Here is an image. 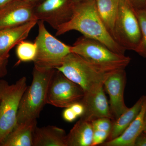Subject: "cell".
I'll return each mask as SVG.
<instances>
[{"instance_id":"obj_1","label":"cell","mask_w":146,"mask_h":146,"mask_svg":"<svg viewBox=\"0 0 146 146\" xmlns=\"http://www.w3.org/2000/svg\"><path fill=\"white\" fill-rule=\"evenodd\" d=\"M56 31L57 36L71 31L79 32L83 36L100 42L118 54L125 55L126 50L108 30L98 13L95 0H87L75 6L70 20Z\"/></svg>"},{"instance_id":"obj_2","label":"cell","mask_w":146,"mask_h":146,"mask_svg":"<svg viewBox=\"0 0 146 146\" xmlns=\"http://www.w3.org/2000/svg\"><path fill=\"white\" fill-rule=\"evenodd\" d=\"M56 69L80 86L84 94L96 92L104 87L106 79L119 70L93 64L72 52L68 54Z\"/></svg>"},{"instance_id":"obj_3","label":"cell","mask_w":146,"mask_h":146,"mask_svg":"<svg viewBox=\"0 0 146 146\" xmlns=\"http://www.w3.org/2000/svg\"><path fill=\"white\" fill-rule=\"evenodd\" d=\"M55 70L34 65L31 84L27 86L19 105L17 124L35 121L39 117L47 104L48 90Z\"/></svg>"},{"instance_id":"obj_4","label":"cell","mask_w":146,"mask_h":146,"mask_svg":"<svg viewBox=\"0 0 146 146\" xmlns=\"http://www.w3.org/2000/svg\"><path fill=\"white\" fill-rule=\"evenodd\" d=\"M26 77L10 84L0 80V146L16 127L19 105L27 86Z\"/></svg>"},{"instance_id":"obj_5","label":"cell","mask_w":146,"mask_h":146,"mask_svg":"<svg viewBox=\"0 0 146 146\" xmlns=\"http://www.w3.org/2000/svg\"><path fill=\"white\" fill-rule=\"evenodd\" d=\"M71 52L93 64L117 70L125 69L131 60L128 56L116 53L100 42L84 36L71 46Z\"/></svg>"},{"instance_id":"obj_6","label":"cell","mask_w":146,"mask_h":146,"mask_svg":"<svg viewBox=\"0 0 146 146\" xmlns=\"http://www.w3.org/2000/svg\"><path fill=\"white\" fill-rule=\"evenodd\" d=\"M38 33L35 40L37 52L34 65L46 69H56L71 52V46L52 35L45 27L44 22H37Z\"/></svg>"},{"instance_id":"obj_7","label":"cell","mask_w":146,"mask_h":146,"mask_svg":"<svg viewBox=\"0 0 146 146\" xmlns=\"http://www.w3.org/2000/svg\"><path fill=\"white\" fill-rule=\"evenodd\" d=\"M114 38L126 50L135 51L141 42V29L136 9L129 0L119 1Z\"/></svg>"},{"instance_id":"obj_8","label":"cell","mask_w":146,"mask_h":146,"mask_svg":"<svg viewBox=\"0 0 146 146\" xmlns=\"http://www.w3.org/2000/svg\"><path fill=\"white\" fill-rule=\"evenodd\" d=\"M84 95L80 86L55 69L49 86L47 104L66 108L74 103L81 102Z\"/></svg>"},{"instance_id":"obj_9","label":"cell","mask_w":146,"mask_h":146,"mask_svg":"<svg viewBox=\"0 0 146 146\" xmlns=\"http://www.w3.org/2000/svg\"><path fill=\"white\" fill-rule=\"evenodd\" d=\"M75 6L71 0H44L35 6L33 11L37 21L46 22L56 30L70 20Z\"/></svg>"},{"instance_id":"obj_10","label":"cell","mask_w":146,"mask_h":146,"mask_svg":"<svg viewBox=\"0 0 146 146\" xmlns=\"http://www.w3.org/2000/svg\"><path fill=\"white\" fill-rule=\"evenodd\" d=\"M126 83L124 69L115 71L105 81L104 87L109 97V105L114 120L116 119L128 108L125 103L124 93Z\"/></svg>"},{"instance_id":"obj_11","label":"cell","mask_w":146,"mask_h":146,"mask_svg":"<svg viewBox=\"0 0 146 146\" xmlns=\"http://www.w3.org/2000/svg\"><path fill=\"white\" fill-rule=\"evenodd\" d=\"M33 7L24 0H21L0 9V29L37 21L34 15Z\"/></svg>"},{"instance_id":"obj_12","label":"cell","mask_w":146,"mask_h":146,"mask_svg":"<svg viewBox=\"0 0 146 146\" xmlns=\"http://www.w3.org/2000/svg\"><path fill=\"white\" fill-rule=\"evenodd\" d=\"M84 106V112L80 118L91 121L98 118L106 117L112 121V116L103 87L96 92L84 95L80 102Z\"/></svg>"},{"instance_id":"obj_13","label":"cell","mask_w":146,"mask_h":146,"mask_svg":"<svg viewBox=\"0 0 146 146\" xmlns=\"http://www.w3.org/2000/svg\"><path fill=\"white\" fill-rule=\"evenodd\" d=\"M38 21H31L19 26L0 29V56L8 58L11 50L28 36Z\"/></svg>"},{"instance_id":"obj_14","label":"cell","mask_w":146,"mask_h":146,"mask_svg":"<svg viewBox=\"0 0 146 146\" xmlns=\"http://www.w3.org/2000/svg\"><path fill=\"white\" fill-rule=\"evenodd\" d=\"M146 111V96L137 117L119 137L103 143L104 146H135L137 138L143 131Z\"/></svg>"},{"instance_id":"obj_15","label":"cell","mask_w":146,"mask_h":146,"mask_svg":"<svg viewBox=\"0 0 146 146\" xmlns=\"http://www.w3.org/2000/svg\"><path fill=\"white\" fill-rule=\"evenodd\" d=\"M65 131L52 125L36 126L33 134V146H67Z\"/></svg>"},{"instance_id":"obj_16","label":"cell","mask_w":146,"mask_h":146,"mask_svg":"<svg viewBox=\"0 0 146 146\" xmlns=\"http://www.w3.org/2000/svg\"><path fill=\"white\" fill-rule=\"evenodd\" d=\"M36 120L17 124L1 146H33V134Z\"/></svg>"},{"instance_id":"obj_17","label":"cell","mask_w":146,"mask_h":146,"mask_svg":"<svg viewBox=\"0 0 146 146\" xmlns=\"http://www.w3.org/2000/svg\"><path fill=\"white\" fill-rule=\"evenodd\" d=\"M94 129L91 122L80 118L66 136L67 146H91Z\"/></svg>"},{"instance_id":"obj_18","label":"cell","mask_w":146,"mask_h":146,"mask_svg":"<svg viewBox=\"0 0 146 146\" xmlns=\"http://www.w3.org/2000/svg\"><path fill=\"white\" fill-rule=\"evenodd\" d=\"M145 97H141L132 107L129 108L117 119L112 121V129L108 141L119 137L127 128L140 112Z\"/></svg>"},{"instance_id":"obj_19","label":"cell","mask_w":146,"mask_h":146,"mask_svg":"<svg viewBox=\"0 0 146 146\" xmlns=\"http://www.w3.org/2000/svg\"><path fill=\"white\" fill-rule=\"evenodd\" d=\"M119 1L95 0L99 15L108 30L113 37L115 22L119 10Z\"/></svg>"},{"instance_id":"obj_20","label":"cell","mask_w":146,"mask_h":146,"mask_svg":"<svg viewBox=\"0 0 146 146\" xmlns=\"http://www.w3.org/2000/svg\"><path fill=\"white\" fill-rule=\"evenodd\" d=\"M37 48L35 43L21 41L17 45L16 54L18 61L17 64L21 62L34 61L36 57Z\"/></svg>"},{"instance_id":"obj_21","label":"cell","mask_w":146,"mask_h":146,"mask_svg":"<svg viewBox=\"0 0 146 146\" xmlns=\"http://www.w3.org/2000/svg\"><path fill=\"white\" fill-rule=\"evenodd\" d=\"M141 33V40L136 50L141 55L146 56V9H136Z\"/></svg>"},{"instance_id":"obj_22","label":"cell","mask_w":146,"mask_h":146,"mask_svg":"<svg viewBox=\"0 0 146 146\" xmlns=\"http://www.w3.org/2000/svg\"><path fill=\"white\" fill-rule=\"evenodd\" d=\"M112 120L109 118L102 117L95 119L91 122L94 130L103 131L110 133L112 128Z\"/></svg>"},{"instance_id":"obj_23","label":"cell","mask_w":146,"mask_h":146,"mask_svg":"<svg viewBox=\"0 0 146 146\" xmlns=\"http://www.w3.org/2000/svg\"><path fill=\"white\" fill-rule=\"evenodd\" d=\"M110 133L107 131L94 130L92 146H95L104 143L109 137Z\"/></svg>"},{"instance_id":"obj_24","label":"cell","mask_w":146,"mask_h":146,"mask_svg":"<svg viewBox=\"0 0 146 146\" xmlns=\"http://www.w3.org/2000/svg\"><path fill=\"white\" fill-rule=\"evenodd\" d=\"M78 117L70 107L65 108L63 113V118L66 121L72 122Z\"/></svg>"},{"instance_id":"obj_25","label":"cell","mask_w":146,"mask_h":146,"mask_svg":"<svg viewBox=\"0 0 146 146\" xmlns=\"http://www.w3.org/2000/svg\"><path fill=\"white\" fill-rule=\"evenodd\" d=\"M70 107L75 113L78 117H81L84 112V106L81 102H78L72 105Z\"/></svg>"},{"instance_id":"obj_26","label":"cell","mask_w":146,"mask_h":146,"mask_svg":"<svg viewBox=\"0 0 146 146\" xmlns=\"http://www.w3.org/2000/svg\"><path fill=\"white\" fill-rule=\"evenodd\" d=\"M8 58H4L0 56V80L7 74V65Z\"/></svg>"},{"instance_id":"obj_27","label":"cell","mask_w":146,"mask_h":146,"mask_svg":"<svg viewBox=\"0 0 146 146\" xmlns=\"http://www.w3.org/2000/svg\"><path fill=\"white\" fill-rule=\"evenodd\" d=\"M135 146H146V133L143 131L136 139Z\"/></svg>"},{"instance_id":"obj_28","label":"cell","mask_w":146,"mask_h":146,"mask_svg":"<svg viewBox=\"0 0 146 146\" xmlns=\"http://www.w3.org/2000/svg\"><path fill=\"white\" fill-rule=\"evenodd\" d=\"M134 8L136 9H145L144 7L146 5V0H129Z\"/></svg>"},{"instance_id":"obj_29","label":"cell","mask_w":146,"mask_h":146,"mask_svg":"<svg viewBox=\"0 0 146 146\" xmlns=\"http://www.w3.org/2000/svg\"><path fill=\"white\" fill-rule=\"evenodd\" d=\"M21 0H0V9L10 4L11 3Z\"/></svg>"},{"instance_id":"obj_30","label":"cell","mask_w":146,"mask_h":146,"mask_svg":"<svg viewBox=\"0 0 146 146\" xmlns=\"http://www.w3.org/2000/svg\"><path fill=\"white\" fill-rule=\"evenodd\" d=\"M24 1L33 7L38 4L39 3V2H42V0H24Z\"/></svg>"},{"instance_id":"obj_31","label":"cell","mask_w":146,"mask_h":146,"mask_svg":"<svg viewBox=\"0 0 146 146\" xmlns=\"http://www.w3.org/2000/svg\"><path fill=\"white\" fill-rule=\"evenodd\" d=\"M71 1H72L73 3L75 5H76L78 4L84 2L87 0H71Z\"/></svg>"},{"instance_id":"obj_32","label":"cell","mask_w":146,"mask_h":146,"mask_svg":"<svg viewBox=\"0 0 146 146\" xmlns=\"http://www.w3.org/2000/svg\"><path fill=\"white\" fill-rule=\"evenodd\" d=\"M143 132H145L146 133V123L145 124V127H144V128L143 129Z\"/></svg>"},{"instance_id":"obj_33","label":"cell","mask_w":146,"mask_h":146,"mask_svg":"<svg viewBox=\"0 0 146 146\" xmlns=\"http://www.w3.org/2000/svg\"><path fill=\"white\" fill-rule=\"evenodd\" d=\"M145 124L146 123V112H145Z\"/></svg>"},{"instance_id":"obj_34","label":"cell","mask_w":146,"mask_h":146,"mask_svg":"<svg viewBox=\"0 0 146 146\" xmlns=\"http://www.w3.org/2000/svg\"></svg>"}]
</instances>
